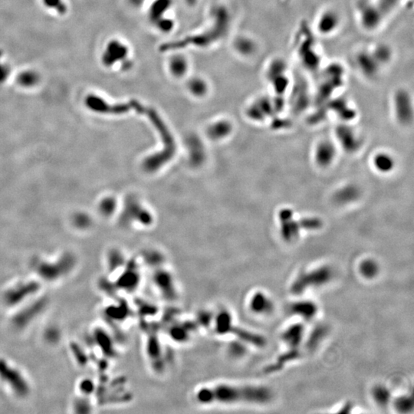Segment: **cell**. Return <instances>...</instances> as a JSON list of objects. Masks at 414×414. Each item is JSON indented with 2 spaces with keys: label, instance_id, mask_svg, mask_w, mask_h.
<instances>
[{
  "label": "cell",
  "instance_id": "7c38bea8",
  "mask_svg": "<svg viewBox=\"0 0 414 414\" xmlns=\"http://www.w3.org/2000/svg\"><path fill=\"white\" fill-rule=\"evenodd\" d=\"M356 62L359 71L366 77H375L382 67L371 50L360 51L356 57Z\"/></svg>",
  "mask_w": 414,
  "mask_h": 414
},
{
  "label": "cell",
  "instance_id": "d6986e66",
  "mask_svg": "<svg viewBox=\"0 0 414 414\" xmlns=\"http://www.w3.org/2000/svg\"><path fill=\"white\" fill-rule=\"evenodd\" d=\"M359 196V191L357 188L352 186H345V187L340 189L335 195V200L338 203L341 204H346V203H351L354 200H357Z\"/></svg>",
  "mask_w": 414,
  "mask_h": 414
},
{
  "label": "cell",
  "instance_id": "6da1fadb",
  "mask_svg": "<svg viewBox=\"0 0 414 414\" xmlns=\"http://www.w3.org/2000/svg\"><path fill=\"white\" fill-rule=\"evenodd\" d=\"M272 394L266 387L218 383L199 388L195 399L203 405L265 404Z\"/></svg>",
  "mask_w": 414,
  "mask_h": 414
},
{
  "label": "cell",
  "instance_id": "e0dca14e",
  "mask_svg": "<svg viewBox=\"0 0 414 414\" xmlns=\"http://www.w3.org/2000/svg\"><path fill=\"white\" fill-rule=\"evenodd\" d=\"M250 309L257 315L268 314L273 310V302L263 292H257L250 298Z\"/></svg>",
  "mask_w": 414,
  "mask_h": 414
},
{
  "label": "cell",
  "instance_id": "44dd1931",
  "mask_svg": "<svg viewBox=\"0 0 414 414\" xmlns=\"http://www.w3.org/2000/svg\"><path fill=\"white\" fill-rule=\"evenodd\" d=\"M360 271L365 278H374L379 272L378 264L373 259H365L361 263Z\"/></svg>",
  "mask_w": 414,
  "mask_h": 414
},
{
  "label": "cell",
  "instance_id": "52a82bcc",
  "mask_svg": "<svg viewBox=\"0 0 414 414\" xmlns=\"http://www.w3.org/2000/svg\"><path fill=\"white\" fill-rule=\"evenodd\" d=\"M40 289V284L36 280L20 282L6 291L4 295V302L9 307L20 306L36 296Z\"/></svg>",
  "mask_w": 414,
  "mask_h": 414
},
{
  "label": "cell",
  "instance_id": "30bf717a",
  "mask_svg": "<svg viewBox=\"0 0 414 414\" xmlns=\"http://www.w3.org/2000/svg\"><path fill=\"white\" fill-rule=\"evenodd\" d=\"M394 107L397 120L401 124H407L412 119V104L410 95L407 91L400 89L394 96Z\"/></svg>",
  "mask_w": 414,
  "mask_h": 414
},
{
  "label": "cell",
  "instance_id": "277c9868",
  "mask_svg": "<svg viewBox=\"0 0 414 414\" xmlns=\"http://www.w3.org/2000/svg\"><path fill=\"white\" fill-rule=\"evenodd\" d=\"M75 265V259L70 254H66L54 262L38 260L35 262L36 274L44 281L56 282L69 274Z\"/></svg>",
  "mask_w": 414,
  "mask_h": 414
},
{
  "label": "cell",
  "instance_id": "7402d4cb",
  "mask_svg": "<svg viewBox=\"0 0 414 414\" xmlns=\"http://www.w3.org/2000/svg\"><path fill=\"white\" fill-rule=\"evenodd\" d=\"M373 397L378 404L385 406L391 400V393L385 387L377 386L373 391Z\"/></svg>",
  "mask_w": 414,
  "mask_h": 414
},
{
  "label": "cell",
  "instance_id": "83f0119b",
  "mask_svg": "<svg viewBox=\"0 0 414 414\" xmlns=\"http://www.w3.org/2000/svg\"><path fill=\"white\" fill-rule=\"evenodd\" d=\"M45 339L50 343H54L59 340L60 333L58 329L54 327H49L45 333Z\"/></svg>",
  "mask_w": 414,
  "mask_h": 414
},
{
  "label": "cell",
  "instance_id": "ffe728a7",
  "mask_svg": "<svg viewBox=\"0 0 414 414\" xmlns=\"http://www.w3.org/2000/svg\"><path fill=\"white\" fill-rule=\"evenodd\" d=\"M375 5L378 8L379 11L386 19L396 9L402 4L403 0H374Z\"/></svg>",
  "mask_w": 414,
  "mask_h": 414
},
{
  "label": "cell",
  "instance_id": "5bb4252c",
  "mask_svg": "<svg viewBox=\"0 0 414 414\" xmlns=\"http://www.w3.org/2000/svg\"><path fill=\"white\" fill-rule=\"evenodd\" d=\"M289 311L292 315H296L306 321H312L316 317L318 308L313 301L301 300L291 303Z\"/></svg>",
  "mask_w": 414,
  "mask_h": 414
},
{
  "label": "cell",
  "instance_id": "ac0fdd59",
  "mask_svg": "<svg viewBox=\"0 0 414 414\" xmlns=\"http://www.w3.org/2000/svg\"><path fill=\"white\" fill-rule=\"evenodd\" d=\"M374 166L377 171L383 174L391 172L395 167V161L392 156L387 153H380L374 158Z\"/></svg>",
  "mask_w": 414,
  "mask_h": 414
},
{
  "label": "cell",
  "instance_id": "7a4b0ae2",
  "mask_svg": "<svg viewBox=\"0 0 414 414\" xmlns=\"http://www.w3.org/2000/svg\"><path fill=\"white\" fill-rule=\"evenodd\" d=\"M334 273L328 266H320L309 271H302L297 275L291 285V293L301 295L308 289L321 287L333 279Z\"/></svg>",
  "mask_w": 414,
  "mask_h": 414
},
{
  "label": "cell",
  "instance_id": "cb8c5ba5",
  "mask_svg": "<svg viewBox=\"0 0 414 414\" xmlns=\"http://www.w3.org/2000/svg\"><path fill=\"white\" fill-rule=\"evenodd\" d=\"M71 347H72L71 349H72V354H73L74 357H75L76 362L81 366L86 365V362H87V357H86V354H85L82 348L77 344H72Z\"/></svg>",
  "mask_w": 414,
  "mask_h": 414
},
{
  "label": "cell",
  "instance_id": "9c48e42d",
  "mask_svg": "<svg viewBox=\"0 0 414 414\" xmlns=\"http://www.w3.org/2000/svg\"><path fill=\"white\" fill-rule=\"evenodd\" d=\"M47 299L39 298L29 303L18 312L13 318V324L17 329H23L30 325L42 313L47 306Z\"/></svg>",
  "mask_w": 414,
  "mask_h": 414
},
{
  "label": "cell",
  "instance_id": "2e32d148",
  "mask_svg": "<svg viewBox=\"0 0 414 414\" xmlns=\"http://www.w3.org/2000/svg\"><path fill=\"white\" fill-rule=\"evenodd\" d=\"M305 333L306 328L303 324H292L284 330L282 338L289 348H299L304 340Z\"/></svg>",
  "mask_w": 414,
  "mask_h": 414
},
{
  "label": "cell",
  "instance_id": "603a6c76",
  "mask_svg": "<svg viewBox=\"0 0 414 414\" xmlns=\"http://www.w3.org/2000/svg\"><path fill=\"white\" fill-rule=\"evenodd\" d=\"M395 406L400 412H408L412 408V398L408 396H402L396 400Z\"/></svg>",
  "mask_w": 414,
  "mask_h": 414
},
{
  "label": "cell",
  "instance_id": "d4e9b609",
  "mask_svg": "<svg viewBox=\"0 0 414 414\" xmlns=\"http://www.w3.org/2000/svg\"><path fill=\"white\" fill-rule=\"evenodd\" d=\"M238 47H239V51H242L245 54H250L255 49L254 43L250 39H241L238 43Z\"/></svg>",
  "mask_w": 414,
  "mask_h": 414
},
{
  "label": "cell",
  "instance_id": "8992f818",
  "mask_svg": "<svg viewBox=\"0 0 414 414\" xmlns=\"http://www.w3.org/2000/svg\"><path fill=\"white\" fill-rule=\"evenodd\" d=\"M216 330L219 333H232L237 336L242 341L253 344L257 347H262L265 344V339L259 334L253 333L242 327L233 324L231 315L228 312L219 314L216 319Z\"/></svg>",
  "mask_w": 414,
  "mask_h": 414
},
{
  "label": "cell",
  "instance_id": "3957f363",
  "mask_svg": "<svg viewBox=\"0 0 414 414\" xmlns=\"http://www.w3.org/2000/svg\"><path fill=\"white\" fill-rule=\"evenodd\" d=\"M281 225L282 237L288 242L296 240L299 236L301 229L308 230H316L322 226L321 221L316 218L301 219L295 221L294 219L293 211L289 209H284L279 214Z\"/></svg>",
  "mask_w": 414,
  "mask_h": 414
},
{
  "label": "cell",
  "instance_id": "8fae6325",
  "mask_svg": "<svg viewBox=\"0 0 414 414\" xmlns=\"http://www.w3.org/2000/svg\"><path fill=\"white\" fill-rule=\"evenodd\" d=\"M341 25V16L335 10L321 12L317 19L316 29L323 36L333 34Z\"/></svg>",
  "mask_w": 414,
  "mask_h": 414
},
{
  "label": "cell",
  "instance_id": "9a60e30c",
  "mask_svg": "<svg viewBox=\"0 0 414 414\" xmlns=\"http://www.w3.org/2000/svg\"><path fill=\"white\" fill-rule=\"evenodd\" d=\"M336 157V148L328 141H323L315 149V159L317 164L322 168L330 166Z\"/></svg>",
  "mask_w": 414,
  "mask_h": 414
},
{
  "label": "cell",
  "instance_id": "4316f807",
  "mask_svg": "<svg viewBox=\"0 0 414 414\" xmlns=\"http://www.w3.org/2000/svg\"><path fill=\"white\" fill-rule=\"evenodd\" d=\"M171 67H172L173 72L175 73V75H182L185 72L186 65H185L184 61L180 59H174Z\"/></svg>",
  "mask_w": 414,
  "mask_h": 414
},
{
  "label": "cell",
  "instance_id": "5b68a950",
  "mask_svg": "<svg viewBox=\"0 0 414 414\" xmlns=\"http://www.w3.org/2000/svg\"><path fill=\"white\" fill-rule=\"evenodd\" d=\"M0 381L16 397L24 398L30 394V385L25 376L5 358H0Z\"/></svg>",
  "mask_w": 414,
  "mask_h": 414
},
{
  "label": "cell",
  "instance_id": "ba28073f",
  "mask_svg": "<svg viewBox=\"0 0 414 414\" xmlns=\"http://www.w3.org/2000/svg\"><path fill=\"white\" fill-rule=\"evenodd\" d=\"M357 16L362 28L370 32L377 30L386 19L379 11L374 1L368 0L359 4Z\"/></svg>",
  "mask_w": 414,
  "mask_h": 414
},
{
  "label": "cell",
  "instance_id": "4fadbf2b",
  "mask_svg": "<svg viewBox=\"0 0 414 414\" xmlns=\"http://www.w3.org/2000/svg\"><path fill=\"white\" fill-rule=\"evenodd\" d=\"M336 133L340 144L345 151L354 152L358 149L360 140L355 132L349 126H340L337 128Z\"/></svg>",
  "mask_w": 414,
  "mask_h": 414
},
{
  "label": "cell",
  "instance_id": "484cf974",
  "mask_svg": "<svg viewBox=\"0 0 414 414\" xmlns=\"http://www.w3.org/2000/svg\"><path fill=\"white\" fill-rule=\"evenodd\" d=\"M79 389L83 394L88 395V394H91L93 392L94 389H95V385H94L92 380L86 379V380H83L80 383Z\"/></svg>",
  "mask_w": 414,
  "mask_h": 414
}]
</instances>
